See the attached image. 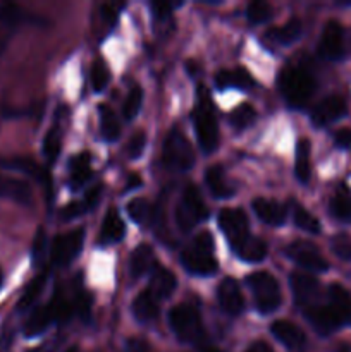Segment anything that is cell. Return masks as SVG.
<instances>
[{
  "mask_svg": "<svg viewBox=\"0 0 351 352\" xmlns=\"http://www.w3.org/2000/svg\"><path fill=\"white\" fill-rule=\"evenodd\" d=\"M279 88L292 109H301L315 91V79L301 67H284L279 76Z\"/></svg>",
  "mask_w": 351,
  "mask_h": 352,
  "instance_id": "cell-1",
  "label": "cell"
},
{
  "mask_svg": "<svg viewBox=\"0 0 351 352\" xmlns=\"http://www.w3.org/2000/svg\"><path fill=\"white\" fill-rule=\"evenodd\" d=\"M181 261L188 272L202 277L215 274L219 263L213 256V239L210 232H202L181 253Z\"/></svg>",
  "mask_w": 351,
  "mask_h": 352,
  "instance_id": "cell-2",
  "label": "cell"
},
{
  "mask_svg": "<svg viewBox=\"0 0 351 352\" xmlns=\"http://www.w3.org/2000/svg\"><path fill=\"white\" fill-rule=\"evenodd\" d=\"M193 120H195V131L200 148L205 153H212L219 144V126H217L213 105L206 95L205 88H200V102L193 112Z\"/></svg>",
  "mask_w": 351,
  "mask_h": 352,
  "instance_id": "cell-3",
  "label": "cell"
},
{
  "mask_svg": "<svg viewBox=\"0 0 351 352\" xmlns=\"http://www.w3.org/2000/svg\"><path fill=\"white\" fill-rule=\"evenodd\" d=\"M169 323L181 342L198 344L205 336L198 309L191 305L174 306L169 313Z\"/></svg>",
  "mask_w": 351,
  "mask_h": 352,
  "instance_id": "cell-4",
  "label": "cell"
},
{
  "mask_svg": "<svg viewBox=\"0 0 351 352\" xmlns=\"http://www.w3.org/2000/svg\"><path fill=\"white\" fill-rule=\"evenodd\" d=\"M176 223L182 232H189L198 222L209 217L205 201L202 198V192L195 184H188L182 191L181 201L176 206Z\"/></svg>",
  "mask_w": 351,
  "mask_h": 352,
  "instance_id": "cell-5",
  "label": "cell"
},
{
  "mask_svg": "<svg viewBox=\"0 0 351 352\" xmlns=\"http://www.w3.org/2000/svg\"><path fill=\"white\" fill-rule=\"evenodd\" d=\"M246 284L251 289L255 305L260 313L268 315L281 306V287L274 275H270L268 272H257L248 277Z\"/></svg>",
  "mask_w": 351,
  "mask_h": 352,
  "instance_id": "cell-6",
  "label": "cell"
},
{
  "mask_svg": "<svg viewBox=\"0 0 351 352\" xmlns=\"http://www.w3.org/2000/svg\"><path fill=\"white\" fill-rule=\"evenodd\" d=\"M164 165L171 170L186 172L195 164V153L188 138L179 129H172L164 143Z\"/></svg>",
  "mask_w": 351,
  "mask_h": 352,
  "instance_id": "cell-7",
  "label": "cell"
},
{
  "mask_svg": "<svg viewBox=\"0 0 351 352\" xmlns=\"http://www.w3.org/2000/svg\"><path fill=\"white\" fill-rule=\"evenodd\" d=\"M85 230L76 229L69 234H62L52 241L50 261L55 267H67L83 250Z\"/></svg>",
  "mask_w": 351,
  "mask_h": 352,
  "instance_id": "cell-8",
  "label": "cell"
},
{
  "mask_svg": "<svg viewBox=\"0 0 351 352\" xmlns=\"http://www.w3.org/2000/svg\"><path fill=\"white\" fill-rule=\"evenodd\" d=\"M286 254L305 270L315 272V274L317 272L329 270V263L326 261V258L317 250L315 244L308 243V241H295V243H291L286 248Z\"/></svg>",
  "mask_w": 351,
  "mask_h": 352,
  "instance_id": "cell-9",
  "label": "cell"
},
{
  "mask_svg": "<svg viewBox=\"0 0 351 352\" xmlns=\"http://www.w3.org/2000/svg\"><path fill=\"white\" fill-rule=\"evenodd\" d=\"M219 226L222 232L226 234L227 241L233 246L234 243L241 241L243 237L250 236V223L248 217L240 208H224L219 213Z\"/></svg>",
  "mask_w": 351,
  "mask_h": 352,
  "instance_id": "cell-10",
  "label": "cell"
},
{
  "mask_svg": "<svg viewBox=\"0 0 351 352\" xmlns=\"http://www.w3.org/2000/svg\"><path fill=\"white\" fill-rule=\"evenodd\" d=\"M291 289L292 294H295L296 305L301 309H306L319 302L320 284L313 275L295 272L291 275Z\"/></svg>",
  "mask_w": 351,
  "mask_h": 352,
  "instance_id": "cell-11",
  "label": "cell"
},
{
  "mask_svg": "<svg viewBox=\"0 0 351 352\" xmlns=\"http://www.w3.org/2000/svg\"><path fill=\"white\" fill-rule=\"evenodd\" d=\"M319 52L327 60H339L344 55V31L337 21L326 23L320 36Z\"/></svg>",
  "mask_w": 351,
  "mask_h": 352,
  "instance_id": "cell-12",
  "label": "cell"
},
{
  "mask_svg": "<svg viewBox=\"0 0 351 352\" xmlns=\"http://www.w3.org/2000/svg\"><path fill=\"white\" fill-rule=\"evenodd\" d=\"M303 313H305L310 325H312L320 336H330V333L336 332V330L343 325L339 316L336 315V311H334L329 305H320V302H317V305L303 309Z\"/></svg>",
  "mask_w": 351,
  "mask_h": 352,
  "instance_id": "cell-13",
  "label": "cell"
},
{
  "mask_svg": "<svg viewBox=\"0 0 351 352\" xmlns=\"http://www.w3.org/2000/svg\"><path fill=\"white\" fill-rule=\"evenodd\" d=\"M348 105L343 96L330 95L323 98L315 105L312 112V120L315 126H327L330 122H336L341 117L346 116Z\"/></svg>",
  "mask_w": 351,
  "mask_h": 352,
  "instance_id": "cell-14",
  "label": "cell"
},
{
  "mask_svg": "<svg viewBox=\"0 0 351 352\" xmlns=\"http://www.w3.org/2000/svg\"><path fill=\"white\" fill-rule=\"evenodd\" d=\"M217 298H219V305L227 315L237 316L243 313L244 309V299L241 294V289L234 278H224L217 291Z\"/></svg>",
  "mask_w": 351,
  "mask_h": 352,
  "instance_id": "cell-15",
  "label": "cell"
},
{
  "mask_svg": "<svg viewBox=\"0 0 351 352\" xmlns=\"http://www.w3.org/2000/svg\"><path fill=\"white\" fill-rule=\"evenodd\" d=\"M24 19V12L16 3H2L0 6V54L7 48L10 38L16 33L17 26Z\"/></svg>",
  "mask_w": 351,
  "mask_h": 352,
  "instance_id": "cell-16",
  "label": "cell"
},
{
  "mask_svg": "<svg viewBox=\"0 0 351 352\" xmlns=\"http://www.w3.org/2000/svg\"><path fill=\"white\" fill-rule=\"evenodd\" d=\"M0 168H7V170L21 172L24 175H31L36 181L43 182L47 188H50V175L45 170L43 167L36 164L33 158L30 157H9V158H0Z\"/></svg>",
  "mask_w": 351,
  "mask_h": 352,
  "instance_id": "cell-17",
  "label": "cell"
},
{
  "mask_svg": "<svg viewBox=\"0 0 351 352\" xmlns=\"http://www.w3.org/2000/svg\"><path fill=\"white\" fill-rule=\"evenodd\" d=\"M233 250L241 260L248 261V263H260L267 256V244L258 237H253L251 234L234 243Z\"/></svg>",
  "mask_w": 351,
  "mask_h": 352,
  "instance_id": "cell-18",
  "label": "cell"
},
{
  "mask_svg": "<svg viewBox=\"0 0 351 352\" xmlns=\"http://www.w3.org/2000/svg\"><path fill=\"white\" fill-rule=\"evenodd\" d=\"M270 332L282 346L289 347V349H299L305 344V333L291 322L286 320H277L270 325Z\"/></svg>",
  "mask_w": 351,
  "mask_h": 352,
  "instance_id": "cell-19",
  "label": "cell"
},
{
  "mask_svg": "<svg viewBox=\"0 0 351 352\" xmlns=\"http://www.w3.org/2000/svg\"><path fill=\"white\" fill-rule=\"evenodd\" d=\"M0 198L10 199L28 206L31 203V189L23 179H12L0 175Z\"/></svg>",
  "mask_w": 351,
  "mask_h": 352,
  "instance_id": "cell-20",
  "label": "cell"
},
{
  "mask_svg": "<svg viewBox=\"0 0 351 352\" xmlns=\"http://www.w3.org/2000/svg\"><path fill=\"white\" fill-rule=\"evenodd\" d=\"M253 212L264 220L268 226H282L286 222V206L282 203L274 201V199L258 198L253 201Z\"/></svg>",
  "mask_w": 351,
  "mask_h": 352,
  "instance_id": "cell-21",
  "label": "cell"
},
{
  "mask_svg": "<svg viewBox=\"0 0 351 352\" xmlns=\"http://www.w3.org/2000/svg\"><path fill=\"white\" fill-rule=\"evenodd\" d=\"M176 285H178L176 275L167 268L157 267L151 274L148 291L155 296V299H165L176 291Z\"/></svg>",
  "mask_w": 351,
  "mask_h": 352,
  "instance_id": "cell-22",
  "label": "cell"
},
{
  "mask_svg": "<svg viewBox=\"0 0 351 352\" xmlns=\"http://www.w3.org/2000/svg\"><path fill=\"white\" fill-rule=\"evenodd\" d=\"M329 296V306L336 311L339 320L344 323L351 325V294L339 284H332L327 291Z\"/></svg>",
  "mask_w": 351,
  "mask_h": 352,
  "instance_id": "cell-23",
  "label": "cell"
},
{
  "mask_svg": "<svg viewBox=\"0 0 351 352\" xmlns=\"http://www.w3.org/2000/svg\"><path fill=\"white\" fill-rule=\"evenodd\" d=\"M155 265V253L153 248L150 244H140L136 250L133 251L131 254V261H129V270L131 275L134 278L143 277L147 272H150Z\"/></svg>",
  "mask_w": 351,
  "mask_h": 352,
  "instance_id": "cell-24",
  "label": "cell"
},
{
  "mask_svg": "<svg viewBox=\"0 0 351 352\" xmlns=\"http://www.w3.org/2000/svg\"><path fill=\"white\" fill-rule=\"evenodd\" d=\"M124 222L120 220L119 213L116 210H109L103 219L102 223V230H100V243L102 244H116L120 243L124 237Z\"/></svg>",
  "mask_w": 351,
  "mask_h": 352,
  "instance_id": "cell-25",
  "label": "cell"
},
{
  "mask_svg": "<svg viewBox=\"0 0 351 352\" xmlns=\"http://www.w3.org/2000/svg\"><path fill=\"white\" fill-rule=\"evenodd\" d=\"M215 85L220 89L226 88H240L246 89L253 86V78L250 72L243 67H237L234 71H220L215 74Z\"/></svg>",
  "mask_w": 351,
  "mask_h": 352,
  "instance_id": "cell-26",
  "label": "cell"
},
{
  "mask_svg": "<svg viewBox=\"0 0 351 352\" xmlns=\"http://www.w3.org/2000/svg\"><path fill=\"white\" fill-rule=\"evenodd\" d=\"M205 181H206V186H209L210 192H212L215 198L226 199L234 195V189L227 184L226 174H224V168L220 167V165H212V167L206 168Z\"/></svg>",
  "mask_w": 351,
  "mask_h": 352,
  "instance_id": "cell-27",
  "label": "cell"
},
{
  "mask_svg": "<svg viewBox=\"0 0 351 352\" xmlns=\"http://www.w3.org/2000/svg\"><path fill=\"white\" fill-rule=\"evenodd\" d=\"M52 322H54V313H52L50 305L38 306L28 318L26 325H24V333L26 337H38L48 329Z\"/></svg>",
  "mask_w": 351,
  "mask_h": 352,
  "instance_id": "cell-28",
  "label": "cell"
},
{
  "mask_svg": "<svg viewBox=\"0 0 351 352\" xmlns=\"http://www.w3.org/2000/svg\"><path fill=\"white\" fill-rule=\"evenodd\" d=\"M133 313L140 322H153L158 315V305L155 296L150 291H143L136 296L133 302Z\"/></svg>",
  "mask_w": 351,
  "mask_h": 352,
  "instance_id": "cell-29",
  "label": "cell"
},
{
  "mask_svg": "<svg viewBox=\"0 0 351 352\" xmlns=\"http://www.w3.org/2000/svg\"><path fill=\"white\" fill-rule=\"evenodd\" d=\"M89 164H92V157L89 153H79L76 155L71 160V188L78 189L79 186L85 184L86 181L92 175V170H89Z\"/></svg>",
  "mask_w": 351,
  "mask_h": 352,
  "instance_id": "cell-30",
  "label": "cell"
},
{
  "mask_svg": "<svg viewBox=\"0 0 351 352\" xmlns=\"http://www.w3.org/2000/svg\"><path fill=\"white\" fill-rule=\"evenodd\" d=\"M299 34H301V21L292 17V19H289L284 26L274 28V30L268 31L267 36L281 45H291L298 40Z\"/></svg>",
  "mask_w": 351,
  "mask_h": 352,
  "instance_id": "cell-31",
  "label": "cell"
},
{
  "mask_svg": "<svg viewBox=\"0 0 351 352\" xmlns=\"http://www.w3.org/2000/svg\"><path fill=\"white\" fill-rule=\"evenodd\" d=\"M100 131H102V136L107 141H116L120 136V124L117 119L116 112H114L110 107L100 105Z\"/></svg>",
  "mask_w": 351,
  "mask_h": 352,
  "instance_id": "cell-32",
  "label": "cell"
},
{
  "mask_svg": "<svg viewBox=\"0 0 351 352\" xmlns=\"http://www.w3.org/2000/svg\"><path fill=\"white\" fill-rule=\"evenodd\" d=\"M296 179L306 184L310 179V141L301 140L296 146V164H295Z\"/></svg>",
  "mask_w": 351,
  "mask_h": 352,
  "instance_id": "cell-33",
  "label": "cell"
},
{
  "mask_svg": "<svg viewBox=\"0 0 351 352\" xmlns=\"http://www.w3.org/2000/svg\"><path fill=\"white\" fill-rule=\"evenodd\" d=\"M330 213L341 222H351V196L346 188H341L330 199Z\"/></svg>",
  "mask_w": 351,
  "mask_h": 352,
  "instance_id": "cell-34",
  "label": "cell"
},
{
  "mask_svg": "<svg viewBox=\"0 0 351 352\" xmlns=\"http://www.w3.org/2000/svg\"><path fill=\"white\" fill-rule=\"evenodd\" d=\"M45 282H47V274H40L38 277H34L33 280L26 285V289H24L19 302H17V309H19V311L28 309L34 301H36L38 298H40L41 291H43V287H45Z\"/></svg>",
  "mask_w": 351,
  "mask_h": 352,
  "instance_id": "cell-35",
  "label": "cell"
},
{
  "mask_svg": "<svg viewBox=\"0 0 351 352\" xmlns=\"http://www.w3.org/2000/svg\"><path fill=\"white\" fill-rule=\"evenodd\" d=\"M127 215L136 223L145 226V223L153 219V208L145 198H134L127 203Z\"/></svg>",
  "mask_w": 351,
  "mask_h": 352,
  "instance_id": "cell-36",
  "label": "cell"
},
{
  "mask_svg": "<svg viewBox=\"0 0 351 352\" xmlns=\"http://www.w3.org/2000/svg\"><path fill=\"white\" fill-rule=\"evenodd\" d=\"M257 119V110L250 105V103H243V105L237 107L233 113H231L229 120L237 131H243L246 127H250L251 124Z\"/></svg>",
  "mask_w": 351,
  "mask_h": 352,
  "instance_id": "cell-37",
  "label": "cell"
},
{
  "mask_svg": "<svg viewBox=\"0 0 351 352\" xmlns=\"http://www.w3.org/2000/svg\"><path fill=\"white\" fill-rule=\"evenodd\" d=\"M295 223L299 229L306 230V232L310 234H320V230H322L317 217H313L312 213H310L308 210L303 208L301 205L295 206Z\"/></svg>",
  "mask_w": 351,
  "mask_h": 352,
  "instance_id": "cell-38",
  "label": "cell"
},
{
  "mask_svg": "<svg viewBox=\"0 0 351 352\" xmlns=\"http://www.w3.org/2000/svg\"><path fill=\"white\" fill-rule=\"evenodd\" d=\"M141 103H143V89L140 86H134L131 88L129 95L126 96V102L123 105V113L127 120H133L138 116L141 109Z\"/></svg>",
  "mask_w": 351,
  "mask_h": 352,
  "instance_id": "cell-39",
  "label": "cell"
},
{
  "mask_svg": "<svg viewBox=\"0 0 351 352\" xmlns=\"http://www.w3.org/2000/svg\"><path fill=\"white\" fill-rule=\"evenodd\" d=\"M43 153L48 162H54L61 153V131L57 126L50 127L43 140Z\"/></svg>",
  "mask_w": 351,
  "mask_h": 352,
  "instance_id": "cell-40",
  "label": "cell"
},
{
  "mask_svg": "<svg viewBox=\"0 0 351 352\" xmlns=\"http://www.w3.org/2000/svg\"><path fill=\"white\" fill-rule=\"evenodd\" d=\"M270 16H272V7L268 6L267 2H260V0H257V2L248 3L246 17L250 23L262 24L265 23V21L270 19Z\"/></svg>",
  "mask_w": 351,
  "mask_h": 352,
  "instance_id": "cell-41",
  "label": "cell"
},
{
  "mask_svg": "<svg viewBox=\"0 0 351 352\" xmlns=\"http://www.w3.org/2000/svg\"><path fill=\"white\" fill-rule=\"evenodd\" d=\"M109 85V69L107 65L103 64L102 58L93 62V67H92V86H93V91L96 93H102L103 89L107 88Z\"/></svg>",
  "mask_w": 351,
  "mask_h": 352,
  "instance_id": "cell-42",
  "label": "cell"
},
{
  "mask_svg": "<svg viewBox=\"0 0 351 352\" xmlns=\"http://www.w3.org/2000/svg\"><path fill=\"white\" fill-rule=\"evenodd\" d=\"M330 246H332V251L344 261L351 260V237L348 234H336L330 241Z\"/></svg>",
  "mask_w": 351,
  "mask_h": 352,
  "instance_id": "cell-43",
  "label": "cell"
},
{
  "mask_svg": "<svg viewBox=\"0 0 351 352\" xmlns=\"http://www.w3.org/2000/svg\"><path fill=\"white\" fill-rule=\"evenodd\" d=\"M50 308H52V313H54V320H57V322H67V320L71 318L72 306L69 305L65 299L55 296L50 302Z\"/></svg>",
  "mask_w": 351,
  "mask_h": 352,
  "instance_id": "cell-44",
  "label": "cell"
},
{
  "mask_svg": "<svg viewBox=\"0 0 351 352\" xmlns=\"http://www.w3.org/2000/svg\"><path fill=\"white\" fill-rule=\"evenodd\" d=\"M47 237H45L43 229H40L34 236V243H33V261L34 265H41L43 263L45 258V250H47Z\"/></svg>",
  "mask_w": 351,
  "mask_h": 352,
  "instance_id": "cell-45",
  "label": "cell"
},
{
  "mask_svg": "<svg viewBox=\"0 0 351 352\" xmlns=\"http://www.w3.org/2000/svg\"><path fill=\"white\" fill-rule=\"evenodd\" d=\"M145 144H147V138H145L143 131H138L131 136L129 144H127V151H129L131 158H138L145 150Z\"/></svg>",
  "mask_w": 351,
  "mask_h": 352,
  "instance_id": "cell-46",
  "label": "cell"
},
{
  "mask_svg": "<svg viewBox=\"0 0 351 352\" xmlns=\"http://www.w3.org/2000/svg\"><path fill=\"white\" fill-rule=\"evenodd\" d=\"M76 311L79 313L85 322H89V316H92V299L85 292H79L78 299H76Z\"/></svg>",
  "mask_w": 351,
  "mask_h": 352,
  "instance_id": "cell-47",
  "label": "cell"
},
{
  "mask_svg": "<svg viewBox=\"0 0 351 352\" xmlns=\"http://www.w3.org/2000/svg\"><path fill=\"white\" fill-rule=\"evenodd\" d=\"M120 6L119 3H105V6L100 7V14H102V19L105 21L109 26L117 23V17H119Z\"/></svg>",
  "mask_w": 351,
  "mask_h": 352,
  "instance_id": "cell-48",
  "label": "cell"
},
{
  "mask_svg": "<svg viewBox=\"0 0 351 352\" xmlns=\"http://www.w3.org/2000/svg\"><path fill=\"white\" fill-rule=\"evenodd\" d=\"M172 9H174V6L169 2H153L151 3V10H153V14L157 19H167V17L171 16Z\"/></svg>",
  "mask_w": 351,
  "mask_h": 352,
  "instance_id": "cell-49",
  "label": "cell"
},
{
  "mask_svg": "<svg viewBox=\"0 0 351 352\" xmlns=\"http://www.w3.org/2000/svg\"><path fill=\"white\" fill-rule=\"evenodd\" d=\"M334 141H336V144L339 148H351V129L350 127H343V129L337 131L336 134H334Z\"/></svg>",
  "mask_w": 351,
  "mask_h": 352,
  "instance_id": "cell-50",
  "label": "cell"
},
{
  "mask_svg": "<svg viewBox=\"0 0 351 352\" xmlns=\"http://www.w3.org/2000/svg\"><path fill=\"white\" fill-rule=\"evenodd\" d=\"M126 352H150V346L147 340L133 337V339H127Z\"/></svg>",
  "mask_w": 351,
  "mask_h": 352,
  "instance_id": "cell-51",
  "label": "cell"
},
{
  "mask_svg": "<svg viewBox=\"0 0 351 352\" xmlns=\"http://www.w3.org/2000/svg\"><path fill=\"white\" fill-rule=\"evenodd\" d=\"M85 212H86L85 203H71L69 206H65V210L62 212V217L69 220V219H74V217H79Z\"/></svg>",
  "mask_w": 351,
  "mask_h": 352,
  "instance_id": "cell-52",
  "label": "cell"
},
{
  "mask_svg": "<svg viewBox=\"0 0 351 352\" xmlns=\"http://www.w3.org/2000/svg\"><path fill=\"white\" fill-rule=\"evenodd\" d=\"M100 191H102V188H100V186H96V188H93L92 191H89L88 195H86V199H85L86 210L92 208V206L96 205V201H98V198H100Z\"/></svg>",
  "mask_w": 351,
  "mask_h": 352,
  "instance_id": "cell-53",
  "label": "cell"
},
{
  "mask_svg": "<svg viewBox=\"0 0 351 352\" xmlns=\"http://www.w3.org/2000/svg\"><path fill=\"white\" fill-rule=\"evenodd\" d=\"M140 186H141V177H140V174H131L129 179H127V189L140 188Z\"/></svg>",
  "mask_w": 351,
  "mask_h": 352,
  "instance_id": "cell-54",
  "label": "cell"
},
{
  "mask_svg": "<svg viewBox=\"0 0 351 352\" xmlns=\"http://www.w3.org/2000/svg\"><path fill=\"white\" fill-rule=\"evenodd\" d=\"M246 352H272V351L268 349L267 344H264V342H257V344H253V346H251L250 349H248Z\"/></svg>",
  "mask_w": 351,
  "mask_h": 352,
  "instance_id": "cell-55",
  "label": "cell"
},
{
  "mask_svg": "<svg viewBox=\"0 0 351 352\" xmlns=\"http://www.w3.org/2000/svg\"><path fill=\"white\" fill-rule=\"evenodd\" d=\"M28 352H52V351H50V347H48V346H43V347H36V349H31Z\"/></svg>",
  "mask_w": 351,
  "mask_h": 352,
  "instance_id": "cell-56",
  "label": "cell"
},
{
  "mask_svg": "<svg viewBox=\"0 0 351 352\" xmlns=\"http://www.w3.org/2000/svg\"><path fill=\"white\" fill-rule=\"evenodd\" d=\"M336 352H351V346H348V344H343V346H341Z\"/></svg>",
  "mask_w": 351,
  "mask_h": 352,
  "instance_id": "cell-57",
  "label": "cell"
},
{
  "mask_svg": "<svg viewBox=\"0 0 351 352\" xmlns=\"http://www.w3.org/2000/svg\"><path fill=\"white\" fill-rule=\"evenodd\" d=\"M202 352H219V349H213V347H205V349H202Z\"/></svg>",
  "mask_w": 351,
  "mask_h": 352,
  "instance_id": "cell-58",
  "label": "cell"
},
{
  "mask_svg": "<svg viewBox=\"0 0 351 352\" xmlns=\"http://www.w3.org/2000/svg\"><path fill=\"white\" fill-rule=\"evenodd\" d=\"M2 282H3V275H2V270H0V287H2Z\"/></svg>",
  "mask_w": 351,
  "mask_h": 352,
  "instance_id": "cell-59",
  "label": "cell"
},
{
  "mask_svg": "<svg viewBox=\"0 0 351 352\" xmlns=\"http://www.w3.org/2000/svg\"><path fill=\"white\" fill-rule=\"evenodd\" d=\"M65 352H78V349H76V347H71V349H67Z\"/></svg>",
  "mask_w": 351,
  "mask_h": 352,
  "instance_id": "cell-60",
  "label": "cell"
}]
</instances>
